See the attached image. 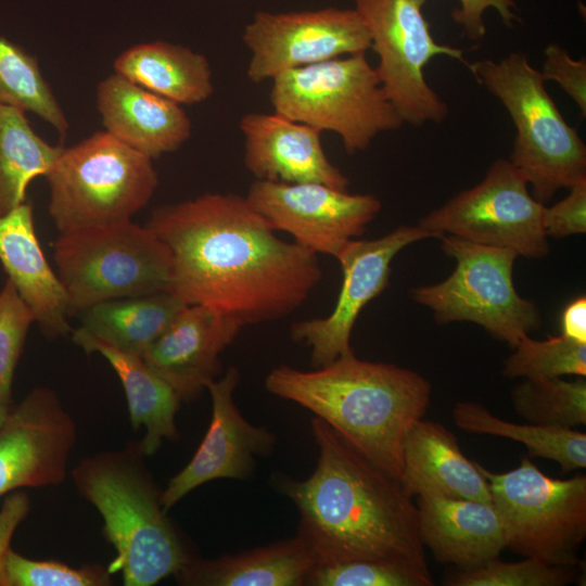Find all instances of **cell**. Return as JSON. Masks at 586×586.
Listing matches in <instances>:
<instances>
[{
	"mask_svg": "<svg viewBox=\"0 0 586 586\" xmlns=\"http://www.w3.org/2000/svg\"><path fill=\"white\" fill-rule=\"evenodd\" d=\"M145 226L171 254L168 291L243 327L292 314L322 278L317 255L277 237L245 196L204 193L162 205Z\"/></svg>",
	"mask_w": 586,
	"mask_h": 586,
	"instance_id": "6da1fadb",
	"label": "cell"
},
{
	"mask_svg": "<svg viewBox=\"0 0 586 586\" xmlns=\"http://www.w3.org/2000/svg\"><path fill=\"white\" fill-rule=\"evenodd\" d=\"M318 447L313 473L277 486L300 512L297 534L319 564L369 560L429 571L419 510L402 482L358 453L329 424L311 419Z\"/></svg>",
	"mask_w": 586,
	"mask_h": 586,
	"instance_id": "7a4b0ae2",
	"label": "cell"
},
{
	"mask_svg": "<svg viewBox=\"0 0 586 586\" xmlns=\"http://www.w3.org/2000/svg\"><path fill=\"white\" fill-rule=\"evenodd\" d=\"M265 387L310 410L399 481L406 436L431 398V384L420 373L361 360L354 352L313 371L278 366L267 374Z\"/></svg>",
	"mask_w": 586,
	"mask_h": 586,
	"instance_id": "3957f363",
	"label": "cell"
},
{
	"mask_svg": "<svg viewBox=\"0 0 586 586\" xmlns=\"http://www.w3.org/2000/svg\"><path fill=\"white\" fill-rule=\"evenodd\" d=\"M145 457L140 441H132L80 459L71 472L103 519V535L116 552L107 568L122 573L125 586H153L193 558L166 515Z\"/></svg>",
	"mask_w": 586,
	"mask_h": 586,
	"instance_id": "277c9868",
	"label": "cell"
},
{
	"mask_svg": "<svg viewBox=\"0 0 586 586\" xmlns=\"http://www.w3.org/2000/svg\"><path fill=\"white\" fill-rule=\"evenodd\" d=\"M467 67L508 112L515 127L508 160L525 176L537 201L545 204L560 189L586 180V145L525 54L511 52Z\"/></svg>",
	"mask_w": 586,
	"mask_h": 586,
	"instance_id": "5b68a950",
	"label": "cell"
},
{
	"mask_svg": "<svg viewBox=\"0 0 586 586\" xmlns=\"http://www.w3.org/2000/svg\"><path fill=\"white\" fill-rule=\"evenodd\" d=\"M152 161L105 130L63 148L46 175L59 233L131 219L158 184Z\"/></svg>",
	"mask_w": 586,
	"mask_h": 586,
	"instance_id": "8992f818",
	"label": "cell"
},
{
	"mask_svg": "<svg viewBox=\"0 0 586 586\" xmlns=\"http://www.w3.org/2000/svg\"><path fill=\"white\" fill-rule=\"evenodd\" d=\"M271 81L273 112L336 133L348 154L365 151L380 133L404 124L366 53L289 69Z\"/></svg>",
	"mask_w": 586,
	"mask_h": 586,
	"instance_id": "52a82bcc",
	"label": "cell"
},
{
	"mask_svg": "<svg viewBox=\"0 0 586 586\" xmlns=\"http://www.w3.org/2000/svg\"><path fill=\"white\" fill-rule=\"evenodd\" d=\"M53 258L71 316L101 302L169 290V249L131 219L60 234Z\"/></svg>",
	"mask_w": 586,
	"mask_h": 586,
	"instance_id": "ba28073f",
	"label": "cell"
},
{
	"mask_svg": "<svg viewBox=\"0 0 586 586\" xmlns=\"http://www.w3.org/2000/svg\"><path fill=\"white\" fill-rule=\"evenodd\" d=\"M438 239L443 252L456 260L454 271L440 283L409 292L416 303L434 314L437 322H473L512 348L539 329L537 306L522 297L513 283V265L519 257L515 252L451 234Z\"/></svg>",
	"mask_w": 586,
	"mask_h": 586,
	"instance_id": "9c48e42d",
	"label": "cell"
},
{
	"mask_svg": "<svg viewBox=\"0 0 586 586\" xmlns=\"http://www.w3.org/2000/svg\"><path fill=\"white\" fill-rule=\"evenodd\" d=\"M506 531L507 548L550 564L581 563L586 538V476L558 480L544 474L530 458L505 473L477 463Z\"/></svg>",
	"mask_w": 586,
	"mask_h": 586,
	"instance_id": "30bf717a",
	"label": "cell"
},
{
	"mask_svg": "<svg viewBox=\"0 0 586 586\" xmlns=\"http://www.w3.org/2000/svg\"><path fill=\"white\" fill-rule=\"evenodd\" d=\"M429 0H354L378 56L374 67L381 87L403 123L421 127L441 124L448 115L446 102L428 84V63L445 55L462 62L463 50L438 43L423 15Z\"/></svg>",
	"mask_w": 586,
	"mask_h": 586,
	"instance_id": "8fae6325",
	"label": "cell"
},
{
	"mask_svg": "<svg viewBox=\"0 0 586 586\" xmlns=\"http://www.w3.org/2000/svg\"><path fill=\"white\" fill-rule=\"evenodd\" d=\"M528 186L508 158L495 160L479 183L421 217L418 225L436 238L451 234L525 258H543L550 249L543 227L545 204Z\"/></svg>",
	"mask_w": 586,
	"mask_h": 586,
	"instance_id": "7c38bea8",
	"label": "cell"
},
{
	"mask_svg": "<svg viewBox=\"0 0 586 586\" xmlns=\"http://www.w3.org/2000/svg\"><path fill=\"white\" fill-rule=\"evenodd\" d=\"M242 40L251 58L246 76L253 84L323 61L366 53L368 28L355 9L270 12L257 11L245 25Z\"/></svg>",
	"mask_w": 586,
	"mask_h": 586,
	"instance_id": "4fadbf2b",
	"label": "cell"
},
{
	"mask_svg": "<svg viewBox=\"0 0 586 586\" xmlns=\"http://www.w3.org/2000/svg\"><path fill=\"white\" fill-rule=\"evenodd\" d=\"M245 198L275 231L291 234L316 255L333 257L365 232L382 207L372 194H352L316 182L255 180Z\"/></svg>",
	"mask_w": 586,
	"mask_h": 586,
	"instance_id": "5bb4252c",
	"label": "cell"
},
{
	"mask_svg": "<svg viewBox=\"0 0 586 586\" xmlns=\"http://www.w3.org/2000/svg\"><path fill=\"white\" fill-rule=\"evenodd\" d=\"M436 238L419 225H402L374 240H349L334 257L341 265L343 281L333 310L324 318L295 322L291 336L311 348L314 368L326 366L353 352L351 336L365 306L390 283L391 263L406 246Z\"/></svg>",
	"mask_w": 586,
	"mask_h": 586,
	"instance_id": "9a60e30c",
	"label": "cell"
},
{
	"mask_svg": "<svg viewBox=\"0 0 586 586\" xmlns=\"http://www.w3.org/2000/svg\"><path fill=\"white\" fill-rule=\"evenodd\" d=\"M77 425L58 393L31 390L0 423V498L23 487L62 484Z\"/></svg>",
	"mask_w": 586,
	"mask_h": 586,
	"instance_id": "2e32d148",
	"label": "cell"
},
{
	"mask_svg": "<svg viewBox=\"0 0 586 586\" xmlns=\"http://www.w3.org/2000/svg\"><path fill=\"white\" fill-rule=\"evenodd\" d=\"M239 380L238 368L230 366L220 379L207 384L212 399L209 426L191 460L162 491L161 500L166 511L207 482L249 479L256 457L272 453L276 435L245 420L234 403Z\"/></svg>",
	"mask_w": 586,
	"mask_h": 586,
	"instance_id": "e0dca14e",
	"label": "cell"
},
{
	"mask_svg": "<svg viewBox=\"0 0 586 586\" xmlns=\"http://www.w3.org/2000/svg\"><path fill=\"white\" fill-rule=\"evenodd\" d=\"M242 328L209 307L187 305L142 358L181 402H192L219 374V355Z\"/></svg>",
	"mask_w": 586,
	"mask_h": 586,
	"instance_id": "ac0fdd59",
	"label": "cell"
},
{
	"mask_svg": "<svg viewBox=\"0 0 586 586\" xmlns=\"http://www.w3.org/2000/svg\"><path fill=\"white\" fill-rule=\"evenodd\" d=\"M239 128L244 137L243 162L256 180L316 182L347 190L349 179L328 158L319 129L276 112L246 113Z\"/></svg>",
	"mask_w": 586,
	"mask_h": 586,
	"instance_id": "d6986e66",
	"label": "cell"
},
{
	"mask_svg": "<svg viewBox=\"0 0 586 586\" xmlns=\"http://www.w3.org/2000/svg\"><path fill=\"white\" fill-rule=\"evenodd\" d=\"M97 107L106 132L152 160L177 151L191 136L180 104L116 73L99 82Z\"/></svg>",
	"mask_w": 586,
	"mask_h": 586,
	"instance_id": "ffe728a7",
	"label": "cell"
},
{
	"mask_svg": "<svg viewBox=\"0 0 586 586\" xmlns=\"http://www.w3.org/2000/svg\"><path fill=\"white\" fill-rule=\"evenodd\" d=\"M0 262L42 333L48 339L69 335L73 329L68 298L43 255L31 204L24 202L0 215Z\"/></svg>",
	"mask_w": 586,
	"mask_h": 586,
	"instance_id": "44dd1931",
	"label": "cell"
},
{
	"mask_svg": "<svg viewBox=\"0 0 586 586\" xmlns=\"http://www.w3.org/2000/svg\"><path fill=\"white\" fill-rule=\"evenodd\" d=\"M421 540L441 563L470 569L507 548L505 525L493 502L417 496Z\"/></svg>",
	"mask_w": 586,
	"mask_h": 586,
	"instance_id": "7402d4cb",
	"label": "cell"
},
{
	"mask_svg": "<svg viewBox=\"0 0 586 586\" xmlns=\"http://www.w3.org/2000/svg\"><path fill=\"white\" fill-rule=\"evenodd\" d=\"M400 482L411 497L429 495L493 502L486 479L476 461L462 454L457 437L443 424L423 418L406 436Z\"/></svg>",
	"mask_w": 586,
	"mask_h": 586,
	"instance_id": "603a6c76",
	"label": "cell"
},
{
	"mask_svg": "<svg viewBox=\"0 0 586 586\" xmlns=\"http://www.w3.org/2000/svg\"><path fill=\"white\" fill-rule=\"evenodd\" d=\"M318 564L311 547L297 534L215 559L193 557L175 576L184 586H303Z\"/></svg>",
	"mask_w": 586,
	"mask_h": 586,
	"instance_id": "cb8c5ba5",
	"label": "cell"
},
{
	"mask_svg": "<svg viewBox=\"0 0 586 586\" xmlns=\"http://www.w3.org/2000/svg\"><path fill=\"white\" fill-rule=\"evenodd\" d=\"M71 335L73 342L86 354L102 355L118 375L125 391L131 426L135 430L141 426L145 429L140 443L146 457L154 455L163 441L179 440L176 415L181 400L142 356L112 347L77 329H73Z\"/></svg>",
	"mask_w": 586,
	"mask_h": 586,
	"instance_id": "d4e9b609",
	"label": "cell"
},
{
	"mask_svg": "<svg viewBox=\"0 0 586 586\" xmlns=\"http://www.w3.org/2000/svg\"><path fill=\"white\" fill-rule=\"evenodd\" d=\"M113 66L116 74L180 105L204 102L214 92L207 58L184 46L138 43L122 52Z\"/></svg>",
	"mask_w": 586,
	"mask_h": 586,
	"instance_id": "484cf974",
	"label": "cell"
},
{
	"mask_svg": "<svg viewBox=\"0 0 586 586\" xmlns=\"http://www.w3.org/2000/svg\"><path fill=\"white\" fill-rule=\"evenodd\" d=\"M184 306L169 291L110 300L82 310L77 330L112 347L142 356Z\"/></svg>",
	"mask_w": 586,
	"mask_h": 586,
	"instance_id": "4316f807",
	"label": "cell"
},
{
	"mask_svg": "<svg viewBox=\"0 0 586 586\" xmlns=\"http://www.w3.org/2000/svg\"><path fill=\"white\" fill-rule=\"evenodd\" d=\"M455 424L467 432L500 436L520 442L531 458L559 463L562 473L586 468V434L571 428L517 424L494 416L485 406L471 400L453 408Z\"/></svg>",
	"mask_w": 586,
	"mask_h": 586,
	"instance_id": "83f0119b",
	"label": "cell"
},
{
	"mask_svg": "<svg viewBox=\"0 0 586 586\" xmlns=\"http://www.w3.org/2000/svg\"><path fill=\"white\" fill-rule=\"evenodd\" d=\"M62 149L40 138L24 111L0 104V215L25 202L28 184L46 177Z\"/></svg>",
	"mask_w": 586,
	"mask_h": 586,
	"instance_id": "f1b7e54d",
	"label": "cell"
},
{
	"mask_svg": "<svg viewBox=\"0 0 586 586\" xmlns=\"http://www.w3.org/2000/svg\"><path fill=\"white\" fill-rule=\"evenodd\" d=\"M0 104L31 112L66 136L69 127L36 56L0 36Z\"/></svg>",
	"mask_w": 586,
	"mask_h": 586,
	"instance_id": "f546056e",
	"label": "cell"
},
{
	"mask_svg": "<svg viewBox=\"0 0 586 586\" xmlns=\"http://www.w3.org/2000/svg\"><path fill=\"white\" fill-rule=\"evenodd\" d=\"M514 411L530 423L575 428L586 424V380L524 379L511 391Z\"/></svg>",
	"mask_w": 586,
	"mask_h": 586,
	"instance_id": "4dcf8cb0",
	"label": "cell"
},
{
	"mask_svg": "<svg viewBox=\"0 0 586 586\" xmlns=\"http://www.w3.org/2000/svg\"><path fill=\"white\" fill-rule=\"evenodd\" d=\"M505 360L502 375L514 379L560 378L586 375V343L564 335L537 341L523 336Z\"/></svg>",
	"mask_w": 586,
	"mask_h": 586,
	"instance_id": "1f68e13d",
	"label": "cell"
},
{
	"mask_svg": "<svg viewBox=\"0 0 586 586\" xmlns=\"http://www.w3.org/2000/svg\"><path fill=\"white\" fill-rule=\"evenodd\" d=\"M576 578V566L556 565L537 558L505 562L499 557L470 569H457L446 579L450 586H564Z\"/></svg>",
	"mask_w": 586,
	"mask_h": 586,
	"instance_id": "d6a6232c",
	"label": "cell"
},
{
	"mask_svg": "<svg viewBox=\"0 0 586 586\" xmlns=\"http://www.w3.org/2000/svg\"><path fill=\"white\" fill-rule=\"evenodd\" d=\"M112 575L100 563L72 566L58 560H34L12 548L0 561V586H110Z\"/></svg>",
	"mask_w": 586,
	"mask_h": 586,
	"instance_id": "836d02e7",
	"label": "cell"
},
{
	"mask_svg": "<svg viewBox=\"0 0 586 586\" xmlns=\"http://www.w3.org/2000/svg\"><path fill=\"white\" fill-rule=\"evenodd\" d=\"M310 586H432L430 571L381 561L318 564L308 574Z\"/></svg>",
	"mask_w": 586,
	"mask_h": 586,
	"instance_id": "e575fe53",
	"label": "cell"
},
{
	"mask_svg": "<svg viewBox=\"0 0 586 586\" xmlns=\"http://www.w3.org/2000/svg\"><path fill=\"white\" fill-rule=\"evenodd\" d=\"M35 316L7 279L0 290V403L12 405V384L27 332Z\"/></svg>",
	"mask_w": 586,
	"mask_h": 586,
	"instance_id": "d590c367",
	"label": "cell"
},
{
	"mask_svg": "<svg viewBox=\"0 0 586 586\" xmlns=\"http://www.w3.org/2000/svg\"><path fill=\"white\" fill-rule=\"evenodd\" d=\"M545 81H555L572 99L582 117H586V59H573L557 42L544 49V62L539 71Z\"/></svg>",
	"mask_w": 586,
	"mask_h": 586,
	"instance_id": "8d00e7d4",
	"label": "cell"
},
{
	"mask_svg": "<svg viewBox=\"0 0 586 586\" xmlns=\"http://www.w3.org/2000/svg\"><path fill=\"white\" fill-rule=\"evenodd\" d=\"M568 190L564 199L544 207L543 227L547 237L560 239L586 232V180Z\"/></svg>",
	"mask_w": 586,
	"mask_h": 586,
	"instance_id": "74e56055",
	"label": "cell"
},
{
	"mask_svg": "<svg viewBox=\"0 0 586 586\" xmlns=\"http://www.w3.org/2000/svg\"><path fill=\"white\" fill-rule=\"evenodd\" d=\"M458 1L459 5L451 11L450 16L462 28L466 37L473 42L483 40L486 35L483 16L488 9L495 10L502 23L508 27H513L514 23L519 21L514 0Z\"/></svg>",
	"mask_w": 586,
	"mask_h": 586,
	"instance_id": "f35d334b",
	"label": "cell"
},
{
	"mask_svg": "<svg viewBox=\"0 0 586 586\" xmlns=\"http://www.w3.org/2000/svg\"><path fill=\"white\" fill-rule=\"evenodd\" d=\"M30 508V499L25 492L17 489L4 496L0 508V561L11 548L13 534L26 519Z\"/></svg>",
	"mask_w": 586,
	"mask_h": 586,
	"instance_id": "ab89813d",
	"label": "cell"
},
{
	"mask_svg": "<svg viewBox=\"0 0 586 586\" xmlns=\"http://www.w3.org/2000/svg\"><path fill=\"white\" fill-rule=\"evenodd\" d=\"M562 335L586 343V297L578 296L571 301L562 311L561 316Z\"/></svg>",
	"mask_w": 586,
	"mask_h": 586,
	"instance_id": "60d3db41",
	"label": "cell"
},
{
	"mask_svg": "<svg viewBox=\"0 0 586 586\" xmlns=\"http://www.w3.org/2000/svg\"><path fill=\"white\" fill-rule=\"evenodd\" d=\"M12 406V405H11ZM11 406H8V405H4L2 403H0V423L4 420V418L7 417Z\"/></svg>",
	"mask_w": 586,
	"mask_h": 586,
	"instance_id": "b9f144b4",
	"label": "cell"
}]
</instances>
